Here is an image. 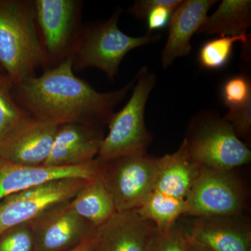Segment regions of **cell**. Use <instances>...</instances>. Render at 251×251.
Wrapping results in <instances>:
<instances>
[{"mask_svg": "<svg viewBox=\"0 0 251 251\" xmlns=\"http://www.w3.org/2000/svg\"><path fill=\"white\" fill-rule=\"evenodd\" d=\"M138 74L120 90L99 92L74 74L69 58L40 76L31 77L14 85L13 97L28 116L59 126L84 124L94 126L108 122L113 110L131 89Z\"/></svg>", "mask_w": 251, "mask_h": 251, "instance_id": "6da1fadb", "label": "cell"}, {"mask_svg": "<svg viewBox=\"0 0 251 251\" xmlns=\"http://www.w3.org/2000/svg\"><path fill=\"white\" fill-rule=\"evenodd\" d=\"M43 64L33 0H0V69L17 85Z\"/></svg>", "mask_w": 251, "mask_h": 251, "instance_id": "7a4b0ae2", "label": "cell"}, {"mask_svg": "<svg viewBox=\"0 0 251 251\" xmlns=\"http://www.w3.org/2000/svg\"><path fill=\"white\" fill-rule=\"evenodd\" d=\"M120 14L121 9H117L105 21L85 25L80 45L73 57L74 72L97 68L113 82L128 52L159 40L160 35L150 32L140 37L125 34L118 27Z\"/></svg>", "mask_w": 251, "mask_h": 251, "instance_id": "3957f363", "label": "cell"}, {"mask_svg": "<svg viewBox=\"0 0 251 251\" xmlns=\"http://www.w3.org/2000/svg\"><path fill=\"white\" fill-rule=\"evenodd\" d=\"M137 74L129 100L109 120V132L100 143L97 157L99 161L105 163L129 153L146 151L151 143L152 137L145 126V111L156 76L146 67Z\"/></svg>", "mask_w": 251, "mask_h": 251, "instance_id": "277c9868", "label": "cell"}, {"mask_svg": "<svg viewBox=\"0 0 251 251\" xmlns=\"http://www.w3.org/2000/svg\"><path fill=\"white\" fill-rule=\"evenodd\" d=\"M44 52L42 69H52L72 58L80 45L84 26L80 0H33Z\"/></svg>", "mask_w": 251, "mask_h": 251, "instance_id": "5b68a950", "label": "cell"}, {"mask_svg": "<svg viewBox=\"0 0 251 251\" xmlns=\"http://www.w3.org/2000/svg\"><path fill=\"white\" fill-rule=\"evenodd\" d=\"M103 163L100 179L111 195L117 212L135 210L152 192L156 158L146 151Z\"/></svg>", "mask_w": 251, "mask_h": 251, "instance_id": "8992f818", "label": "cell"}, {"mask_svg": "<svg viewBox=\"0 0 251 251\" xmlns=\"http://www.w3.org/2000/svg\"><path fill=\"white\" fill-rule=\"evenodd\" d=\"M186 201L187 215L219 219L239 214L244 206V196L240 183L230 171L202 167Z\"/></svg>", "mask_w": 251, "mask_h": 251, "instance_id": "52a82bcc", "label": "cell"}, {"mask_svg": "<svg viewBox=\"0 0 251 251\" xmlns=\"http://www.w3.org/2000/svg\"><path fill=\"white\" fill-rule=\"evenodd\" d=\"M87 180L67 178L52 180L11 195L0 201V234L28 223L51 206L72 201Z\"/></svg>", "mask_w": 251, "mask_h": 251, "instance_id": "ba28073f", "label": "cell"}, {"mask_svg": "<svg viewBox=\"0 0 251 251\" xmlns=\"http://www.w3.org/2000/svg\"><path fill=\"white\" fill-rule=\"evenodd\" d=\"M186 140L190 156L201 167L231 171L251 161L250 150L224 119L209 122Z\"/></svg>", "mask_w": 251, "mask_h": 251, "instance_id": "9c48e42d", "label": "cell"}, {"mask_svg": "<svg viewBox=\"0 0 251 251\" xmlns=\"http://www.w3.org/2000/svg\"><path fill=\"white\" fill-rule=\"evenodd\" d=\"M28 224L36 251L71 250L98 229L74 211L70 201L51 206Z\"/></svg>", "mask_w": 251, "mask_h": 251, "instance_id": "30bf717a", "label": "cell"}, {"mask_svg": "<svg viewBox=\"0 0 251 251\" xmlns=\"http://www.w3.org/2000/svg\"><path fill=\"white\" fill-rule=\"evenodd\" d=\"M103 166V162L95 158L78 166H29L18 164L0 156V201L52 180L75 178L92 181L98 179Z\"/></svg>", "mask_w": 251, "mask_h": 251, "instance_id": "8fae6325", "label": "cell"}, {"mask_svg": "<svg viewBox=\"0 0 251 251\" xmlns=\"http://www.w3.org/2000/svg\"><path fill=\"white\" fill-rule=\"evenodd\" d=\"M57 127L28 117L0 140V156L24 166H44Z\"/></svg>", "mask_w": 251, "mask_h": 251, "instance_id": "7c38bea8", "label": "cell"}, {"mask_svg": "<svg viewBox=\"0 0 251 251\" xmlns=\"http://www.w3.org/2000/svg\"><path fill=\"white\" fill-rule=\"evenodd\" d=\"M103 138L92 126L77 123L59 125L44 166H78L92 161L98 156Z\"/></svg>", "mask_w": 251, "mask_h": 251, "instance_id": "4fadbf2b", "label": "cell"}, {"mask_svg": "<svg viewBox=\"0 0 251 251\" xmlns=\"http://www.w3.org/2000/svg\"><path fill=\"white\" fill-rule=\"evenodd\" d=\"M216 2L214 0H186L175 10L161 54L163 69L171 66L175 59L190 53L191 38L199 30L207 18L208 11Z\"/></svg>", "mask_w": 251, "mask_h": 251, "instance_id": "5bb4252c", "label": "cell"}, {"mask_svg": "<svg viewBox=\"0 0 251 251\" xmlns=\"http://www.w3.org/2000/svg\"><path fill=\"white\" fill-rule=\"evenodd\" d=\"M153 226L134 210L117 212L98 227L96 251H146Z\"/></svg>", "mask_w": 251, "mask_h": 251, "instance_id": "9a60e30c", "label": "cell"}, {"mask_svg": "<svg viewBox=\"0 0 251 251\" xmlns=\"http://www.w3.org/2000/svg\"><path fill=\"white\" fill-rule=\"evenodd\" d=\"M201 168L190 156L184 139L177 151L156 158L153 191L186 199Z\"/></svg>", "mask_w": 251, "mask_h": 251, "instance_id": "2e32d148", "label": "cell"}, {"mask_svg": "<svg viewBox=\"0 0 251 251\" xmlns=\"http://www.w3.org/2000/svg\"><path fill=\"white\" fill-rule=\"evenodd\" d=\"M186 234L188 242L210 251H250L248 227L226 218L198 219Z\"/></svg>", "mask_w": 251, "mask_h": 251, "instance_id": "e0dca14e", "label": "cell"}, {"mask_svg": "<svg viewBox=\"0 0 251 251\" xmlns=\"http://www.w3.org/2000/svg\"><path fill=\"white\" fill-rule=\"evenodd\" d=\"M70 205L80 217L97 227L103 226L117 212L111 195L100 176L87 181L70 201Z\"/></svg>", "mask_w": 251, "mask_h": 251, "instance_id": "ac0fdd59", "label": "cell"}, {"mask_svg": "<svg viewBox=\"0 0 251 251\" xmlns=\"http://www.w3.org/2000/svg\"><path fill=\"white\" fill-rule=\"evenodd\" d=\"M251 24L250 0H224L215 12L207 16L198 33L208 35H245Z\"/></svg>", "mask_w": 251, "mask_h": 251, "instance_id": "d6986e66", "label": "cell"}, {"mask_svg": "<svg viewBox=\"0 0 251 251\" xmlns=\"http://www.w3.org/2000/svg\"><path fill=\"white\" fill-rule=\"evenodd\" d=\"M187 210L186 199L153 191L134 211L143 219L153 223L157 228L166 229L176 224Z\"/></svg>", "mask_w": 251, "mask_h": 251, "instance_id": "ffe728a7", "label": "cell"}, {"mask_svg": "<svg viewBox=\"0 0 251 251\" xmlns=\"http://www.w3.org/2000/svg\"><path fill=\"white\" fill-rule=\"evenodd\" d=\"M249 34L241 36H221L206 41L200 49L198 62L204 69L219 70L227 65L232 57L234 44H247Z\"/></svg>", "mask_w": 251, "mask_h": 251, "instance_id": "44dd1931", "label": "cell"}, {"mask_svg": "<svg viewBox=\"0 0 251 251\" xmlns=\"http://www.w3.org/2000/svg\"><path fill=\"white\" fill-rule=\"evenodd\" d=\"M13 87L14 84L9 77L0 72V140L29 117L15 100Z\"/></svg>", "mask_w": 251, "mask_h": 251, "instance_id": "7402d4cb", "label": "cell"}, {"mask_svg": "<svg viewBox=\"0 0 251 251\" xmlns=\"http://www.w3.org/2000/svg\"><path fill=\"white\" fill-rule=\"evenodd\" d=\"M186 230L177 224L166 229L153 226L146 251H186Z\"/></svg>", "mask_w": 251, "mask_h": 251, "instance_id": "603a6c76", "label": "cell"}, {"mask_svg": "<svg viewBox=\"0 0 251 251\" xmlns=\"http://www.w3.org/2000/svg\"><path fill=\"white\" fill-rule=\"evenodd\" d=\"M0 251H36L29 224L18 225L0 234Z\"/></svg>", "mask_w": 251, "mask_h": 251, "instance_id": "cb8c5ba5", "label": "cell"}, {"mask_svg": "<svg viewBox=\"0 0 251 251\" xmlns=\"http://www.w3.org/2000/svg\"><path fill=\"white\" fill-rule=\"evenodd\" d=\"M221 95L225 105L228 108L243 105L251 98L250 80L243 75L230 77L223 86Z\"/></svg>", "mask_w": 251, "mask_h": 251, "instance_id": "d4e9b609", "label": "cell"}, {"mask_svg": "<svg viewBox=\"0 0 251 251\" xmlns=\"http://www.w3.org/2000/svg\"><path fill=\"white\" fill-rule=\"evenodd\" d=\"M223 119L232 126L238 137L247 138L251 128V98L242 105L229 108Z\"/></svg>", "mask_w": 251, "mask_h": 251, "instance_id": "484cf974", "label": "cell"}, {"mask_svg": "<svg viewBox=\"0 0 251 251\" xmlns=\"http://www.w3.org/2000/svg\"><path fill=\"white\" fill-rule=\"evenodd\" d=\"M181 2V0H164L162 4L150 10L145 18L148 23V32L151 33L168 26L172 15Z\"/></svg>", "mask_w": 251, "mask_h": 251, "instance_id": "4316f807", "label": "cell"}, {"mask_svg": "<svg viewBox=\"0 0 251 251\" xmlns=\"http://www.w3.org/2000/svg\"><path fill=\"white\" fill-rule=\"evenodd\" d=\"M98 243L99 231L97 229V232L93 235L80 243L77 247L67 251H96L98 247Z\"/></svg>", "mask_w": 251, "mask_h": 251, "instance_id": "83f0119b", "label": "cell"}, {"mask_svg": "<svg viewBox=\"0 0 251 251\" xmlns=\"http://www.w3.org/2000/svg\"><path fill=\"white\" fill-rule=\"evenodd\" d=\"M187 239V238H186ZM186 251H210L205 248L201 247L197 244H193L192 242H188L187 240V244H186Z\"/></svg>", "mask_w": 251, "mask_h": 251, "instance_id": "f1b7e54d", "label": "cell"}, {"mask_svg": "<svg viewBox=\"0 0 251 251\" xmlns=\"http://www.w3.org/2000/svg\"><path fill=\"white\" fill-rule=\"evenodd\" d=\"M0 72H2V71L1 70V69H0Z\"/></svg>", "mask_w": 251, "mask_h": 251, "instance_id": "f546056e", "label": "cell"}]
</instances>
